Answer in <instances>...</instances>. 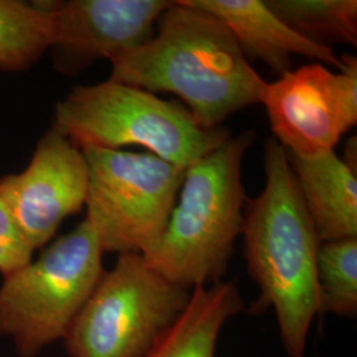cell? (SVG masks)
Instances as JSON below:
<instances>
[{"instance_id":"cell-1","label":"cell","mask_w":357,"mask_h":357,"mask_svg":"<svg viewBox=\"0 0 357 357\" xmlns=\"http://www.w3.org/2000/svg\"><path fill=\"white\" fill-rule=\"evenodd\" d=\"M110 64L109 79L175 94L205 128L261 103L268 84L229 29L188 0L171 1L153 38Z\"/></svg>"},{"instance_id":"cell-2","label":"cell","mask_w":357,"mask_h":357,"mask_svg":"<svg viewBox=\"0 0 357 357\" xmlns=\"http://www.w3.org/2000/svg\"><path fill=\"white\" fill-rule=\"evenodd\" d=\"M265 185L246 200L241 236L246 268L258 284L257 306L271 307L289 357H305L320 314V240L296 187L287 153L274 138L264 149Z\"/></svg>"},{"instance_id":"cell-3","label":"cell","mask_w":357,"mask_h":357,"mask_svg":"<svg viewBox=\"0 0 357 357\" xmlns=\"http://www.w3.org/2000/svg\"><path fill=\"white\" fill-rule=\"evenodd\" d=\"M255 138L252 130L230 135L187 168L166 229L143 255L168 281L187 290L222 281L243 231V162Z\"/></svg>"},{"instance_id":"cell-4","label":"cell","mask_w":357,"mask_h":357,"mask_svg":"<svg viewBox=\"0 0 357 357\" xmlns=\"http://www.w3.org/2000/svg\"><path fill=\"white\" fill-rule=\"evenodd\" d=\"M52 126L81 150L139 146L185 169L230 137L222 126L203 128L181 102L112 79L75 86L56 105Z\"/></svg>"},{"instance_id":"cell-5","label":"cell","mask_w":357,"mask_h":357,"mask_svg":"<svg viewBox=\"0 0 357 357\" xmlns=\"http://www.w3.org/2000/svg\"><path fill=\"white\" fill-rule=\"evenodd\" d=\"M103 250L86 220L51 243L36 259L3 277L0 336L19 357H38L64 340L105 273Z\"/></svg>"},{"instance_id":"cell-6","label":"cell","mask_w":357,"mask_h":357,"mask_svg":"<svg viewBox=\"0 0 357 357\" xmlns=\"http://www.w3.org/2000/svg\"><path fill=\"white\" fill-rule=\"evenodd\" d=\"M192 290L166 280L138 253L119 255L64 337L69 357H146L176 321Z\"/></svg>"},{"instance_id":"cell-7","label":"cell","mask_w":357,"mask_h":357,"mask_svg":"<svg viewBox=\"0 0 357 357\" xmlns=\"http://www.w3.org/2000/svg\"><path fill=\"white\" fill-rule=\"evenodd\" d=\"M82 153L85 220L103 253L147 255L166 229L187 169L150 153L93 147Z\"/></svg>"},{"instance_id":"cell-8","label":"cell","mask_w":357,"mask_h":357,"mask_svg":"<svg viewBox=\"0 0 357 357\" xmlns=\"http://www.w3.org/2000/svg\"><path fill=\"white\" fill-rule=\"evenodd\" d=\"M343 68L333 72L312 63L268 82L265 106L274 139L301 159L335 151L340 138L357 123V60L342 54Z\"/></svg>"},{"instance_id":"cell-9","label":"cell","mask_w":357,"mask_h":357,"mask_svg":"<svg viewBox=\"0 0 357 357\" xmlns=\"http://www.w3.org/2000/svg\"><path fill=\"white\" fill-rule=\"evenodd\" d=\"M86 193L84 153L53 126L22 172L0 178V197L33 252L51 241L64 220L81 212Z\"/></svg>"},{"instance_id":"cell-10","label":"cell","mask_w":357,"mask_h":357,"mask_svg":"<svg viewBox=\"0 0 357 357\" xmlns=\"http://www.w3.org/2000/svg\"><path fill=\"white\" fill-rule=\"evenodd\" d=\"M51 15V51L57 72L73 76L90 65L147 44L156 31L167 0L45 1Z\"/></svg>"},{"instance_id":"cell-11","label":"cell","mask_w":357,"mask_h":357,"mask_svg":"<svg viewBox=\"0 0 357 357\" xmlns=\"http://www.w3.org/2000/svg\"><path fill=\"white\" fill-rule=\"evenodd\" d=\"M188 1L227 26L248 60L264 63L278 77L291 70L293 56H303L337 70L343 68L342 56L294 32L274 15L265 0Z\"/></svg>"},{"instance_id":"cell-12","label":"cell","mask_w":357,"mask_h":357,"mask_svg":"<svg viewBox=\"0 0 357 357\" xmlns=\"http://www.w3.org/2000/svg\"><path fill=\"white\" fill-rule=\"evenodd\" d=\"M287 156L320 243L357 237V172L335 151L310 159Z\"/></svg>"},{"instance_id":"cell-13","label":"cell","mask_w":357,"mask_h":357,"mask_svg":"<svg viewBox=\"0 0 357 357\" xmlns=\"http://www.w3.org/2000/svg\"><path fill=\"white\" fill-rule=\"evenodd\" d=\"M243 310L236 281L193 289L184 311L146 357H216L224 326Z\"/></svg>"},{"instance_id":"cell-14","label":"cell","mask_w":357,"mask_h":357,"mask_svg":"<svg viewBox=\"0 0 357 357\" xmlns=\"http://www.w3.org/2000/svg\"><path fill=\"white\" fill-rule=\"evenodd\" d=\"M52 41L45 1L0 0V70L22 72L38 63Z\"/></svg>"},{"instance_id":"cell-15","label":"cell","mask_w":357,"mask_h":357,"mask_svg":"<svg viewBox=\"0 0 357 357\" xmlns=\"http://www.w3.org/2000/svg\"><path fill=\"white\" fill-rule=\"evenodd\" d=\"M266 6L294 32L331 48L357 45L356 0H265Z\"/></svg>"},{"instance_id":"cell-16","label":"cell","mask_w":357,"mask_h":357,"mask_svg":"<svg viewBox=\"0 0 357 357\" xmlns=\"http://www.w3.org/2000/svg\"><path fill=\"white\" fill-rule=\"evenodd\" d=\"M320 314H357V237L321 243L317 261Z\"/></svg>"},{"instance_id":"cell-17","label":"cell","mask_w":357,"mask_h":357,"mask_svg":"<svg viewBox=\"0 0 357 357\" xmlns=\"http://www.w3.org/2000/svg\"><path fill=\"white\" fill-rule=\"evenodd\" d=\"M33 258V250L15 224L0 197V274L3 277L24 266Z\"/></svg>"},{"instance_id":"cell-18","label":"cell","mask_w":357,"mask_h":357,"mask_svg":"<svg viewBox=\"0 0 357 357\" xmlns=\"http://www.w3.org/2000/svg\"><path fill=\"white\" fill-rule=\"evenodd\" d=\"M356 135H354L352 138H349L344 147V156L342 158V160L344 162L347 166L349 167L352 171H356V153H357Z\"/></svg>"}]
</instances>
